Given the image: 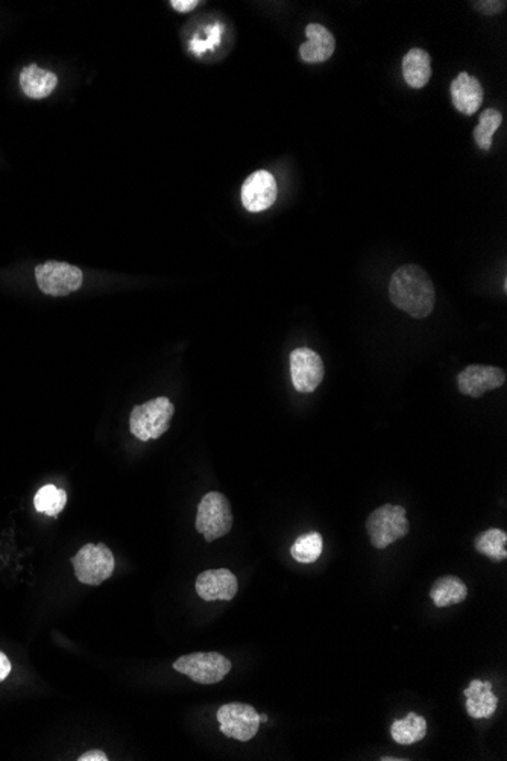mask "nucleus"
I'll return each instance as SVG.
<instances>
[{
    "label": "nucleus",
    "instance_id": "obj_27",
    "mask_svg": "<svg viewBox=\"0 0 507 761\" xmlns=\"http://www.w3.org/2000/svg\"><path fill=\"white\" fill-rule=\"evenodd\" d=\"M481 692H483V683L479 680H472L471 684H470V687L463 692V694H465L467 698H472L476 701V699L481 696Z\"/></svg>",
    "mask_w": 507,
    "mask_h": 761
},
{
    "label": "nucleus",
    "instance_id": "obj_23",
    "mask_svg": "<svg viewBox=\"0 0 507 761\" xmlns=\"http://www.w3.org/2000/svg\"><path fill=\"white\" fill-rule=\"evenodd\" d=\"M474 8L481 11L485 16H495V14L502 13L506 9V2H497V0H486V2H474Z\"/></svg>",
    "mask_w": 507,
    "mask_h": 761
},
{
    "label": "nucleus",
    "instance_id": "obj_1",
    "mask_svg": "<svg viewBox=\"0 0 507 761\" xmlns=\"http://www.w3.org/2000/svg\"><path fill=\"white\" fill-rule=\"evenodd\" d=\"M389 298L399 310L422 319L435 308V285L426 269L418 265H404L390 278Z\"/></svg>",
    "mask_w": 507,
    "mask_h": 761
},
{
    "label": "nucleus",
    "instance_id": "obj_10",
    "mask_svg": "<svg viewBox=\"0 0 507 761\" xmlns=\"http://www.w3.org/2000/svg\"><path fill=\"white\" fill-rule=\"evenodd\" d=\"M506 383V372L492 365H470L458 374L460 394L481 399L490 391L499 390Z\"/></svg>",
    "mask_w": 507,
    "mask_h": 761
},
{
    "label": "nucleus",
    "instance_id": "obj_31",
    "mask_svg": "<svg viewBox=\"0 0 507 761\" xmlns=\"http://www.w3.org/2000/svg\"><path fill=\"white\" fill-rule=\"evenodd\" d=\"M483 690H492V684H491L490 681L483 683Z\"/></svg>",
    "mask_w": 507,
    "mask_h": 761
},
{
    "label": "nucleus",
    "instance_id": "obj_14",
    "mask_svg": "<svg viewBox=\"0 0 507 761\" xmlns=\"http://www.w3.org/2000/svg\"><path fill=\"white\" fill-rule=\"evenodd\" d=\"M450 91L456 109L467 116L477 113V109H481L485 99V91L481 81L467 72L459 73Z\"/></svg>",
    "mask_w": 507,
    "mask_h": 761
},
{
    "label": "nucleus",
    "instance_id": "obj_19",
    "mask_svg": "<svg viewBox=\"0 0 507 761\" xmlns=\"http://www.w3.org/2000/svg\"><path fill=\"white\" fill-rule=\"evenodd\" d=\"M507 534L504 530L488 529L477 535L474 539V548L481 555L494 559V561H504L507 558Z\"/></svg>",
    "mask_w": 507,
    "mask_h": 761
},
{
    "label": "nucleus",
    "instance_id": "obj_32",
    "mask_svg": "<svg viewBox=\"0 0 507 761\" xmlns=\"http://www.w3.org/2000/svg\"><path fill=\"white\" fill-rule=\"evenodd\" d=\"M260 722H267L266 714H260Z\"/></svg>",
    "mask_w": 507,
    "mask_h": 761
},
{
    "label": "nucleus",
    "instance_id": "obj_26",
    "mask_svg": "<svg viewBox=\"0 0 507 761\" xmlns=\"http://www.w3.org/2000/svg\"><path fill=\"white\" fill-rule=\"evenodd\" d=\"M109 756L104 753V751H100V749H91L88 753L82 754L81 757L78 758V761H109Z\"/></svg>",
    "mask_w": 507,
    "mask_h": 761
},
{
    "label": "nucleus",
    "instance_id": "obj_2",
    "mask_svg": "<svg viewBox=\"0 0 507 761\" xmlns=\"http://www.w3.org/2000/svg\"><path fill=\"white\" fill-rule=\"evenodd\" d=\"M175 406L168 397H157L132 409L129 429L137 440H159L171 427Z\"/></svg>",
    "mask_w": 507,
    "mask_h": 761
},
{
    "label": "nucleus",
    "instance_id": "obj_13",
    "mask_svg": "<svg viewBox=\"0 0 507 761\" xmlns=\"http://www.w3.org/2000/svg\"><path fill=\"white\" fill-rule=\"evenodd\" d=\"M307 41L299 46V55L305 63H324L335 54L336 40L326 26L310 23L305 27Z\"/></svg>",
    "mask_w": 507,
    "mask_h": 761
},
{
    "label": "nucleus",
    "instance_id": "obj_12",
    "mask_svg": "<svg viewBox=\"0 0 507 761\" xmlns=\"http://www.w3.org/2000/svg\"><path fill=\"white\" fill-rule=\"evenodd\" d=\"M278 195L275 178L266 171H258L242 186V204L251 214H260L275 203Z\"/></svg>",
    "mask_w": 507,
    "mask_h": 761
},
{
    "label": "nucleus",
    "instance_id": "obj_17",
    "mask_svg": "<svg viewBox=\"0 0 507 761\" xmlns=\"http://www.w3.org/2000/svg\"><path fill=\"white\" fill-rule=\"evenodd\" d=\"M404 79L412 89H422L430 81L431 59L426 50L410 49L403 59Z\"/></svg>",
    "mask_w": 507,
    "mask_h": 761
},
{
    "label": "nucleus",
    "instance_id": "obj_7",
    "mask_svg": "<svg viewBox=\"0 0 507 761\" xmlns=\"http://www.w3.org/2000/svg\"><path fill=\"white\" fill-rule=\"evenodd\" d=\"M36 285L50 297H66L79 289L84 276L79 267L64 262H46L36 267Z\"/></svg>",
    "mask_w": 507,
    "mask_h": 761
},
{
    "label": "nucleus",
    "instance_id": "obj_4",
    "mask_svg": "<svg viewBox=\"0 0 507 761\" xmlns=\"http://www.w3.org/2000/svg\"><path fill=\"white\" fill-rule=\"evenodd\" d=\"M233 520L232 506L227 497L213 491L201 500L195 527L204 535L207 543H213L214 539L222 538L232 532Z\"/></svg>",
    "mask_w": 507,
    "mask_h": 761
},
{
    "label": "nucleus",
    "instance_id": "obj_25",
    "mask_svg": "<svg viewBox=\"0 0 507 761\" xmlns=\"http://www.w3.org/2000/svg\"><path fill=\"white\" fill-rule=\"evenodd\" d=\"M171 5L180 13H189L191 9H195L200 2L198 0H172Z\"/></svg>",
    "mask_w": 507,
    "mask_h": 761
},
{
    "label": "nucleus",
    "instance_id": "obj_22",
    "mask_svg": "<svg viewBox=\"0 0 507 761\" xmlns=\"http://www.w3.org/2000/svg\"><path fill=\"white\" fill-rule=\"evenodd\" d=\"M67 504V493L55 485H45L36 493L34 506L46 516H57Z\"/></svg>",
    "mask_w": 507,
    "mask_h": 761
},
{
    "label": "nucleus",
    "instance_id": "obj_20",
    "mask_svg": "<svg viewBox=\"0 0 507 761\" xmlns=\"http://www.w3.org/2000/svg\"><path fill=\"white\" fill-rule=\"evenodd\" d=\"M322 548H324L322 535L319 532H308L298 537L292 544L290 555L299 564H312L321 557Z\"/></svg>",
    "mask_w": 507,
    "mask_h": 761
},
{
    "label": "nucleus",
    "instance_id": "obj_5",
    "mask_svg": "<svg viewBox=\"0 0 507 761\" xmlns=\"http://www.w3.org/2000/svg\"><path fill=\"white\" fill-rule=\"evenodd\" d=\"M75 576L81 584L100 585L114 573L113 552L104 543H88L72 558Z\"/></svg>",
    "mask_w": 507,
    "mask_h": 761
},
{
    "label": "nucleus",
    "instance_id": "obj_11",
    "mask_svg": "<svg viewBox=\"0 0 507 761\" xmlns=\"http://www.w3.org/2000/svg\"><path fill=\"white\" fill-rule=\"evenodd\" d=\"M196 593L205 602L216 600H233L239 591V580L228 568L205 570L198 576L195 584Z\"/></svg>",
    "mask_w": 507,
    "mask_h": 761
},
{
    "label": "nucleus",
    "instance_id": "obj_3",
    "mask_svg": "<svg viewBox=\"0 0 507 761\" xmlns=\"http://www.w3.org/2000/svg\"><path fill=\"white\" fill-rule=\"evenodd\" d=\"M406 514L408 511L401 505L386 504L377 507L367 521V532L372 546L383 550L397 539L404 538L410 530Z\"/></svg>",
    "mask_w": 507,
    "mask_h": 761
},
{
    "label": "nucleus",
    "instance_id": "obj_8",
    "mask_svg": "<svg viewBox=\"0 0 507 761\" xmlns=\"http://www.w3.org/2000/svg\"><path fill=\"white\" fill-rule=\"evenodd\" d=\"M221 733L230 739L250 742L257 735L260 728V714L248 704H225L218 710Z\"/></svg>",
    "mask_w": 507,
    "mask_h": 761
},
{
    "label": "nucleus",
    "instance_id": "obj_16",
    "mask_svg": "<svg viewBox=\"0 0 507 761\" xmlns=\"http://www.w3.org/2000/svg\"><path fill=\"white\" fill-rule=\"evenodd\" d=\"M468 596V589L458 576H442L435 580L430 589V598L436 608H447L462 603Z\"/></svg>",
    "mask_w": 507,
    "mask_h": 761
},
{
    "label": "nucleus",
    "instance_id": "obj_29",
    "mask_svg": "<svg viewBox=\"0 0 507 761\" xmlns=\"http://www.w3.org/2000/svg\"><path fill=\"white\" fill-rule=\"evenodd\" d=\"M476 708H477L476 701H474V699H472V698H467V710H468V714H470V716L474 717V713H476Z\"/></svg>",
    "mask_w": 507,
    "mask_h": 761
},
{
    "label": "nucleus",
    "instance_id": "obj_6",
    "mask_svg": "<svg viewBox=\"0 0 507 761\" xmlns=\"http://www.w3.org/2000/svg\"><path fill=\"white\" fill-rule=\"evenodd\" d=\"M173 669L196 684L212 685L221 683L232 672L233 664L222 653L195 652L178 658Z\"/></svg>",
    "mask_w": 507,
    "mask_h": 761
},
{
    "label": "nucleus",
    "instance_id": "obj_21",
    "mask_svg": "<svg viewBox=\"0 0 507 761\" xmlns=\"http://www.w3.org/2000/svg\"><path fill=\"white\" fill-rule=\"evenodd\" d=\"M503 122V116L499 109H488L481 113V120L476 130L472 132L477 146L481 151H490L494 141L495 132L499 131L500 125Z\"/></svg>",
    "mask_w": 507,
    "mask_h": 761
},
{
    "label": "nucleus",
    "instance_id": "obj_30",
    "mask_svg": "<svg viewBox=\"0 0 507 761\" xmlns=\"http://www.w3.org/2000/svg\"><path fill=\"white\" fill-rule=\"evenodd\" d=\"M381 761H404L406 758L381 757Z\"/></svg>",
    "mask_w": 507,
    "mask_h": 761
},
{
    "label": "nucleus",
    "instance_id": "obj_18",
    "mask_svg": "<svg viewBox=\"0 0 507 761\" xmlns=\"http://www.w3.org/2000/svg\"><path fill=\"white\" fill-rule=\"evenodd\" d=\"M427 735L426 717L418 716L417 713H409L406 719H398L392 724L390 735L399 745H413L421 742Z\"/></svg>",
    "mask_w": 507,
    "mask_h": 761
},
{
    "label": "nucleus",
    "instance_id": "obj_28",
    "mask_svg": "<svg viewBox=\"0 0 507 761\" xmlns=\"http://www.w3.org/2000/svg\"><path fill=\"white\" fill-rule=\"evenodd\" d=\"M11 669H13L11 662H9L8 657H6L2 651H0V683L8 678L9 673H11Z\"/></svg>",
    "mask_w": 507,
    "mask_h": 761
},
{
    "label": "nucleus",
    "instance_id": "obj_9",
    "mask_svg": "<svg viewBox=\"0 0 507 761\" xmlns=\"http://www.w3.org/2000/svg\"><path fill=\"white\" fill-rule=\"evenodd\" d=\"M326 368L321 356L307 347H299L290 353V377L295 390L301 394L316 391L324 380Z\"/></svg>",
    "mask_w": 507,
    "mask_h": 761
},
{
    "label": "nucleus",
    "instance_id": "obj_15",
    "mask_svg": "<svg viewBox=\"0 0 507 761\" xmlns=\"http://www.w3.org/2000/svg\"><path fill=\"white\" fill-rule=\"evenodd\" d=\"M58 84V78L55 73L31 64L20 72V87L23 93L31 99H43L54 91Z\"/></svg>",
    "mask_w": 507,
    "mask_h": 761
},
{
    "label": "nucleus",
    "instance_id": "obj_24",
    "mask_svg": "<svg viewBox=\"0 0 507 761\" xmlns=\"http://www.w3.org/2000/svg\"><path fill=\"white\" fill-rule=\"evenodd\" d=\"M223 26L221 23H216L210 27L209 36L205 38L204 43L207 46V50H212L213 47L221 43V36H222Z\"/></svg>",
    "mask_w": 507,
    "mask_h": 761
}]
</instances>
